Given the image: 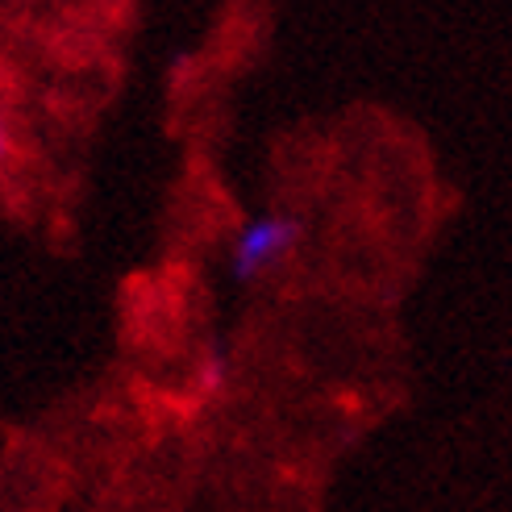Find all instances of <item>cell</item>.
Listing matches in <instances>:
<instances>
[{
    "mask_svg": "<svg viewBox=\"0 0 512 512\" xmlns=\"http://www.w3.org/2000/svg\"><path fill=\"white\" fill-rule=\"evenodd\" d=\"M304 238V221L292 213H263L250 217L238 238L229 242V275L238 284H254L267 267H279Z\"/></svg>",
    "mask_w": 512,
    "mask_h": 512,
    "instance_id": "1",
    "label": "cell"
},
{
    "mask_svg": "<svg viewBox=\"0 0 512 512\" xmlns=\"http://www.w3.org/2000/svg\"><path fill=\"white\" fill-rule=\"evenodd\" d=\"M229 375H234V358L221 342H209L196 358V388L204 396H221L229 388Z\"/></svg>",
    "mask_w": 512,
    "mask_h": 512,
    "instance_id": "2",
    "label": "cell"
},
{
    "mask_svg": "<svg viewBox=\"0 0 512 512\" xmlns=\"http://www.w3.org/2000/svg\"><path fill=\"white\" fill-rule=\"evenodd\" d=\"M9 146H13V142H9V130H5V121H0V159L9 155Z\"/></svg>",
    "mask_w": 512,
    "mask_h": 512,
    "instance_id": "3",
    "label": "cell"
}]
</instances>
